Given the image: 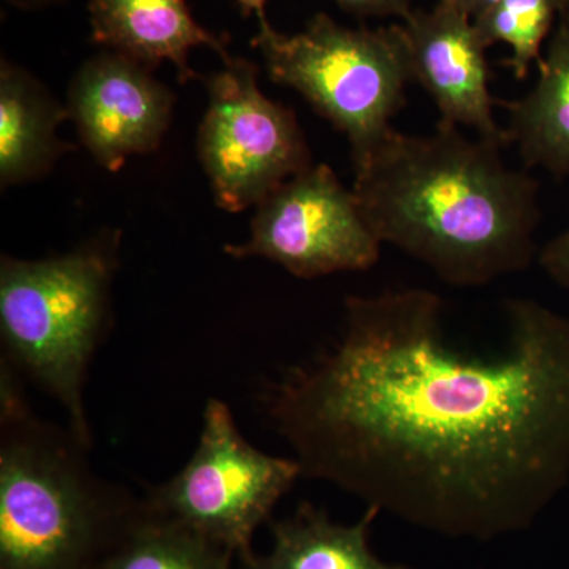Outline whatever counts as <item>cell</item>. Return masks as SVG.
<instances>
[{"instance_id":"obj_1","label":"cell","mask_w":569,"mask_h":569,"mask_svg":"<svg viewBox=\"0 0 569 569\" xmlns=\"http://www.w3.org/2000/svg\"><path fill=\"white\" fill-rule=\"evenodd\" d=\"M505 309L503 346L475 351L432 291L348 298L336 342L269 392L302 477L440 537L529 530L569 482V320Z\"/></svg>"},{"instance_id":"obj_2","label":"cell","mask_w":569,"mask_h":569,"mask_svg":"<svg viewBox=\"0 0 569 569\" xmlns=\"http://www.w3.org/2000/svg\"><path fill=\"white\" fill-rule=\"evenodd\" d=\"M503 149L443 123L430 134L392 129L355 168L353 192L381 242L445 283L485 287L537 257L539 183L511 170Z\"/></svg>"},{"instance_id":"obj_3","label":"cell","mask_w":569,"mask_h":569,"mask_svg":"<svg viewBox=\"0 0 569 569\" xmlns=\"http://www.w3.org/2000/svg\"><path fill=\"white\" fill-rule=\"evenodd\" d=\"M88 445L44 421L0 362V569H99L142 498L100 478Z\"/></svg>"},{"instance_id":"obj_4","label":"cell","mask_w":569,"mask_h":569,"mask_svg":"<svg viewBox=\"0 0 569 569\" xmlns=\"http://www.w3.org/2000/svg\"><path fill=\"white\" fill-rule=\"evenodd\" d=\"M118 252L119 234L104 233L61 257L0 261V362L54 397L88 447L84 385L108 331Z\"/></svg>"},{"instance_id":"obj_5","label":"cell","mask_w":569,"mask_h":569,"mask_svg":"<svg viewBox=\"0 0 569 569\" xmlns=\"http://www.w3.org/2000/svg\"><path fill=\"white\" fill-rule=\"evenodd\" d=\"M253 47L272 81L301 93L346 134L355 168L391 132L413 81L402 24L350 29L318 13L305 31L287 36L264 21Z\"/></svg>"},{"instance_id":"obj_6","label":"cell","mask_w":569,"mask_h":569,"mask_svg":"<svg viewBox=\"0 0 569 569\" xmlns=\"http://www.w3.org/2000/svg\"><path fill=\"white\" fill-rule=\"evenodd\" d=\"M302 478L296 459L276 458L242 437L230 407L209 399L197 449L179 473L142 496L153 515L230 550L247 569L253 537Z\"/></svg>"},{"instance_id":"obj_7","label":"cell","mask_w":569,"mask_h":569,"mask_svg":"<svg viewBox=\"0 0 569 569\" xmlns=\"http://www.w3.org/2000/svg\"><path fill=\"white\" fill-rule=\"evenodd\" d=\"M208 92L198 156L224 211L260 204L312 167L295 112L261 92L253 63L228 59L224 69L209 78Z\"/></svg>"},{"instance_id":"obj_8","label":"cell","mask_w":569,"mask_h":569,"mask_svg":"<svg viewBox=\"0 0 569 569\" xmlns=\"http://www.w3.org/2000/svg\"><path fill=\"white\" fill-rule=\"evenodd\" d=\"M381 244L353 189L328 164H312L261 201L249 241L224 252L266 258L299 279H317L373 268Z\"/></svg>"},{"instance_id":"obj_9","label":"cell","mask_w":569,"mask_h":569,"mask_svg":"<svg viewBox=\"0 0 569 569\" xmlns=\"http://www.w3.org/2000/svg\"><path fill=\"white\" fill-rule=\"evenodd\" d=\"M173 102V93L153 80L148 67L111 52L92 59L74 77L69 114L93 159L118 171L130 157L159 148Z\"/></svg>"},{"instance_id":"obj_10","label":"cell","mask_w":569,"mask_h":569,"mask_svg":"<svg viewBox=\"0 0 569 569\" xmlns=\"http://www.w3.org/2000/svg\"><path fill=\"white\" fill-rule=\"evenodd\" d=\"M413 81L436 102L443 126L468 127L482 140L507 148V130L493 116L490 70L481 37L468 14L445 0L402 20Z\"/></svg>"},{"instance_id":"obj_11","label":"cell","mask_w":569,"mask_h":569,"mask_svg":"<svg viewBox=\"0 0 569 569\" xmlns=\"http://www.w3.org/2000/svg\"><path fill=\"white\" fill-rule=\"evenodd\" d=\"M92 39L144 67L173 62L179 80L194 77L193 48H212L228 61L223 40L193 20L186 0H89Z\"/></svg>"},{"instance_id":"obj_12","label":"cell","mask_w":569,"mask_h":569,"mask_svg":"<svg viewBox=\"0 0 569 569\" xmlns=\"http://www.w3.org/2000/svg\"><path fill=\"white\" fill-rule=\"evenodd\" d=\"M538 70L537 84L523 99L498 102L508 111L505 130L527 168L569 178V9L561 13Z\"/></svg>"},{"instance_id":"obj_13","label":"cell","mask_w":569,"mask_h":569,"mask_svg":"<svg viewBox=\"0 0 569 569\" xmlns=\"http://www.w3.org/2000/svg\"><path fill=\"white\" fill-rule=\"evenodd\" d=\"M380 511L367 508L358 522L339 523L305 501L288 518L269 522L272 546L250 569H418L388 563L370 549V527Z\"/></svg>"},{"instance_id":"obj_14","label":"cell","mask_w":569,"mask_h":569,"mask_svg":"<svg viewBox=\"0 0 569 569\" xmlns=\"http://www.w3.org/2000/svg\"><path fill=\"white\" fill-rule=\"evenodd\" d=\"M69 114L20 67L0 70V181L3 187L47 173L61 153L59 123Z\"/></svg>"},{"instance_id":"obj_15","label":"cell","mask_w":569,"mask_h":569,"mask_svg":"<svg viewBox=\"0 0 569 569\" xmlns=\"http://www.w3.org/2000/svg\"><path fill=\"white\" fill-rule=\"evenodd\" d=\"M234 559L230 550L153 515L142 501L140 516L99 569H231Z\"/></svg>"},{"instance_id":"obj_16","label":"cell","mask_w":569,"mask_h":569,"mask_svg":"<svg viewBox=\"0 0 569 569\" xmlns=\"http://www.w3.org/2000/svg\"><path fill=\"white\" fill-rule=\"evenodd\" d=\"M568 9L569 0H498L473 22L486 47L507 43L511 48L505 66L518 80H526L531 66L541 61L550 31Z\"/></svg>"},{"instance_id":"obj_17","label":"cell","mask_w":569,"mask_h":569,"mask_svg":"<svg viewBox=\"0 0 569 569\" xmlns=\"http://www.w3.org/2000/svg\"><path fill=\"white\" fill-rule=\"evenodd\" d=\"M538 261L550 280L569 290V228L550 239L538 254Z\"/></svg>"},{"instance_id":"obj_18","label":"cell","mask_w":569,"mask_h":569,"mask_svg":"<svg viewBox=\"0 0 569 569\" xmlns=\"http://www.w3.org/2000/svg\"><path fill=\"white\" fill-rule=\"evenodd\" d=\"M348 13L356 17L406 18L413 0H335Z\"/></svg>"},{"instance_id":"obj_19","label":"cell","mask_w":569,"mask_h":569,"mask_svg":"<svg viewBox=\"0 0 569 569\" xmlns=\"http://www.w3.org/2000/svg\"><path fill=\"white\" fill-rule=\"evenodd\" d=\"M445 2L451 3L456 9L463 11L471 20H475L490 7L496 6L498 0H445Z\"/></svg>"},{"instance_id":"obj_20","label":"cell","mask_w":569,"mask_h":569,"mask_svg":"<svg viewBox=\"0 0 569 569\" xmlns=\"http://www.w3.org/2000/svg\"><path fill=\"white\" fill-rule=\"evenodd\" d=\"M241 3L242 10L246 14H257L260 22L266 21L264 17V2L266 0H238Z\"/></svg>"}]
</instances>
